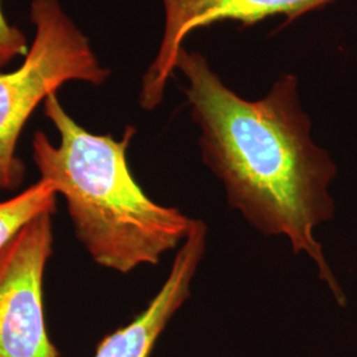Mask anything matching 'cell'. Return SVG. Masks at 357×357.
Listing matches in <instances>:
<instances>
[{
  "label": "cell",
  "mask_w": 357,
  "mask_h": 357,
  "mask_svg": "<svg viewBox=\"0 0 357 357\" xmlns=\"http://www.w3.org/2000/svg\"><path fill=\"white\" fill-rule=\"evenodd\" d=\"M176 70L187 79L203 160L222 181L230 206L262 234L284 236L294 253L311 257L344 307L343 289L314 237V229L333 216L328 187L337 168L312 141L298 78L283 73L265 97L249 101L228 88L199 52L183 47Z\"/></svg>",
  "instance_id": "cell-1"
},
{
  "label": "cell",
  "mask_w": 357,
  "mask_h": 357,
  "mask_svg": "<svg viewBox=\"0 0 357 357\" xmlns=\"http://www.w3.org/2000/svg\"><path fill=\"white\" fill-rule=\"evenodd\" d=\"M29 19L35 36L22 64L0 70V188L10 191L24 180L26 166L16 147L38 105L68 82L102 85L110 76L59 0H32Z\"/></svg>",
  "instance_id": "cell-3"
},
{
  "label": "cell",
  "mask_w": 357,
  "mask_h": 357,
  "mask_svg": "<svg viewBox=\"0 0 357 357\" xmlns=\"http://www.w3.org/2000/svg\"><path fill=\"white\" fill-rule=\"evenodd\" d=\"M44 115L57 130L59 143L36 131L33 162L40 178L64 197L77 238L97 265L128 274L159 264L184 243L193 218L155 203L131 174L128 151L137 128L128 126L121 139L93 134L56 94L45 100Z\"/></svg>",
  "instance_id": "cell-2"
},
{
  "label": "cell",
  "mask_w": 357,
  "mask_h": 357,
  "mask_svg": "<svg viewBox=\"0 0 357 357\" xmlns=\"http://www.w3.org/2000/svg\"><path fill=\"white\" fill-rule=\"evenodd\" d=\"M28 48L24 32L7 20L0 3V70L19 56L24 57Z\"/></svg>",
  "instance_id": "cell-8"
},
{
  "label": "cell",
  "mask_w": 357,
  "mask_h": 357,
  "mask_svg": "<svg viewBox=\"0 0 357 357\" xmlns=\"http://www.w3.org/2000/svg\"><path fill=\"white\" fill-rule=\"evenodd\" d=\"M335 0H162L165 31L153 64L142 78L139 102L153 110L163 101L183 43L193 31L218 22L255 24L275 15L294 19Z\"/></svg>",
  "instance_id": "cell-5"
},
{
  "label": "cell",
  "mask_w": 357,
  "mask_h": 357,
  "mask_svg": "<svg viewBox=\"0 0 357 357\" xmlns=\"http://www.w3.org/2000/svg\"><path fill=\"white\" fill-rule=\"evenodd\" d=\"M205 246L206 225L202 220H193L160 290L128 326L103 337L94 357H150L168 323L191 295V282L204 257Z\"/></svg>",
  "instance_id": "cell-6"
},
{
  "label": "cell",
  "mask_w": 357,
  "mask_h": 357,
  "mask_svg": "<svg viewBox=\"0 0 357 357\" xmlns=\"http://www.w3.org/2000/svg\"><path fill=\"white\" fill-rule=\"evenodd\" d=\"M57 193L45 180H38L11 199L0 202V250L43 213L56 212Z\"/></svg>",
  "instance_id": "cell-7"
},
{
  "label": "cell",
  "mask_w": 357,
  "mask_h": 357,
  "mask_svg": "<svg viewBox=\"0 0 357 357\" xmlns=\"http://www.w3.org/2000/svg\"><path fill=\"white\" fill-rule=\"evenodd\" d=\"M53 215L33 218L0 250V357H59L44 315Z\"/></svg>",
  "instance_id": "cell-4"
}]
</instances>
